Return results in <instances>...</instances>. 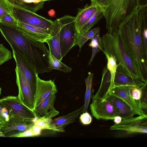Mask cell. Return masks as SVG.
<instances>
[{"instance_id": "f35d334b", "label": "cell", "mask_w": 147, "mask_h": 147, "mask_svg": "<svg viewBox=\"0 0 147 147\" xmlns=\"http://www.w3.org/2000/svg\"><path fill=\"white\" fill-rule=\"evenodd\" d=\"M0 119L6 123V119L5 117L3 112V108L0 104Z\"/></svg>"}, {"instance_id": "8fae6325", "label": "cell", "mask_w": 147, "mask_h": 147, "mask_svg": "<svg viewBox=\"0 0 147 147\" xmlns=\"http://www.w3.org/2000/svg\"><path fill=\"white\" fill-rule=\"evenodd\" d=\"M57 92L54 80H42L38 77L37 74L36 89L34 95V110L44 100L55 95Z\"/></svg>"}, {"instance_id": "277c9868", "label": "cell", "mask_w": 147, "mask_h": 147, "mask_svg": "<svg viewBox=\"0 0 147 147\" xmlns=\"http://www.w3.org/2000/svg\"><path fill=\"white\" fill-rule=\"evenodd\" d=\"M101 39L103 53L114 56L118 65L123 67L133 76L142 80L138 72L124 45L118 30H113L106 33L101 37Z\"/></svg>"}, {"instance_id": "30bf717a", "label": "cell", "mask_w": 147, "mask_h": 147, "mask_svg": "<svg viewBox=\"0 0 147 147\" xmlns=\"http://www.w3.org/2000/svg\"><path fill=\"white\" fill-rule=\"evenodd\" d=\"M16 81L19 90L17 97L24 105L33 111L34 96L26 78L17 65L15 68Z\"/></svg>"}, {"instance_id": "2e32d148", "label": "cell", "mask_w": 147, "mask_h": 147, "mask_svg": "<svg viewBox=\"0 0 147 147\" xmlns=\"http://www.w3.org/2000/svg\"><path fill=\"white\" fill-rule=\"evenodd\" d=\"M59 30V25L56 20L53 21L50 32L52 37L48 40L45 42L48 45L49 52L61 61L63 58L61 57V51Z\"/></svg>"}, {"instance_id": "b9f144b4", "label": "cell", "mask_w": 147, "mask_h": 147, "mask_svg": "<svg viewBox=\"0 0 147 147\" xmlns=\"http://www.w3.org/2000/svg\"><path fill=\"white\" fill-rule=\"evenodd\" d=\"M6 124L4 122L0 119V130Z\"/></svg>"}, {"instance_id": "9a60e30c", "label": "cell", "mask_w": 147, "mask_h": 147, "mask_svg": "<svg viewBox=\"0 0 147 147\" xmlns=\"http://www.w3.org/2000/svg\"><path fill=\"white\" fill-rule=\"evenodd\" d=\"M114 87L128 86L140 88L147 84V83L144 82L139 78L133 76L129 74L123 67L118 65L114 78Z\"/></svg>"}, {"instance_id": "7bdbcfd3", "label": "cell", "mask_w": 147, "mask_h": 147, "mask_svg": "<svg viewBox=\"0 0 147 147\" xmlns=\"http://www.w3.org/2000/svg\"><path fill=\"white\" fill-rule=\"evenodd\" d=\"M1 88L0 87V96L1 94Z\"/></svg>"}, {"instance_id": "4316f807", "label": "cell", "mask_w": 147, "mask_h": 147, "mask_svg": "<svg viewBox=\"0 0 147 147\" xmlns=\"http://www.w3.org/2000/svg\"><path fill=\"white\" fill-rule=\"evenodd\" d=\"M48 68L52 69H57L65 73H69L72 68L64 64L49 52L48 56Z\"/></svg>"}, {"instance_id": "cb8c5ba5", "label": "cell", "mask_w": 147, "mask_h": 147, "mask_svg": "<svg viewBox=\"0 0 147 147\" xmlns=\"http://www.w3.org/2000/svg\"><path fill=\"white\" fill-rule=\"evenodd\" d=\"M93 74L90 72L88 73L87 77L85 79L86 88L84 96V103L82 112H87L90 102L92 98L94 90L92 88Z\"/></svg>"}, {"instance_id": "83f0119b", "label": "cell", "mask_w": 147, "mask_h": 147, "mask_svg": "<svg viewBox=\"0 0 147 147\" xmlns=\"http://www.w3.org/2000/svg\"><path fill=\"white\" fill-rule=\"evenodd\" d=\"M104 54L107 59L106 67L109 71L111 76V83L109 92L114 87V80L116 71L118 65L117 64L116 58L114 56L106 53Z\"/></svg>"}, {"instance_id": "d6986e66", "label": "cell", "mask_w": 147, "mask_h": 147, "mask_svg": "<svg viewBox=\"0 0 147 147\" xmlns=\"http://www.w3.org/2000/svg\"><path fill=\"white\" fill-rule=\"evenodd\" d=\"M106 99L112 101L118 109L119 116L122 119L128 118L135 115L132 109L124 101L113 95L109 94Z\"/></svg>"}, {"instance_id": "d590c367", "label": "cell", "mask_w": 147, "mask_h": 147, "mask_svg": "<svg viewBox=\"0 0 147 147\" xmlns=\"http://www.w3.org/2000/svg\"><path fill=\"white\" fill-rule=\"evenodd\" d=\"M80 119L81 122L84 125L90 124L92 120L91 116L87 112H84L80 115Z\"/></svg>"}, {"instance_id": "4dcf8cb0", "label": "cell", "mask_w": 147, "mask_h": 147, "mask_svg": "<svg viewBox=\"0 0 147 147\" xmlns=\"http://www.w3.org/2000/svg\"><path fill=\"white\" fill-rule=\"evenodd\" d=\"M12 9L11 3L8 0H0V20L3 16L8 14L13 16Z\"/></svg>"}, {"instance_id": "e575fe53", "label": "cell", "mask_w": 147, "mask_h": 147, "mask_svg": "<svg viewBox=\"0 0 147 147\" xmlns=\"http://www.w3.org/2000/svg\"><path fill=\"white\" fill-rule=\"evenodd\" d=\"M52 121V119L47 118L42 116L37 118L34 123L35 125L43 126L51 124Z\"/></svg>"}, {"instance_id": "ab89813d", "label": "cell", "mask_w": 147, "mask_h": 147, "mask_svg": "<svg viewBox=\"0 0 147 147\" xmlns=\"http://www.w3.org/2000/svg\"><path fill=\"white\" fill-rule=\"evenodd\" d=\"M138 7L147 6V0H137Z\"/></svg>"}, {"instance_id": "484cf974", "label": "cell", "mask_w": 147, "mask_h": 147, "mask_svg": "<svg viewBox=\"0 0 147 147\" xmlns=\"http://www.w3.org/2000/svg\"><path fill=\"white\" fill-rule=\"evenodd\" d=\"M100 31L96 34L90 39L91 41L89 46L92 48V54L88 62V66L90 65L97 53L102 50V45L101 38L100 36Z\"/></svg>"}, {"instance_id": "4fadbf2b", "label": "cell", "mask_w": 147, "mask_h": 147, "mask_svg": "<svg viewBox=\"0 0 147 147\" xmlns=\"http://www.w3.org/2000/svg\"><path fill=\"white\" fill-rule=\"evenodd\" d=\"M134 87H135L128 86H115L109 91V94L114 95L123 100L132 109L135 114L146 115L147 113L137 104L132 96L131 91Z\"/></svg>"}, {"instance_id": "f1b7e54d", "label": "cell", "mask_w": 147, "mask_h": 147, "mask_svg": "<svg viewBox=\"0 0 147 147\" xmlns=\"http://www.w3.org/2000/svg\"><path fill=\"white\" fill-rule=\"evenodd\" d=\"M99 31V27H96L90 30H89L84 32L79 33L75 46L78 45L79 47V52L85 43Z\"/></svg>"}, {"instance_id": "ac0fdd59", "label": "cell", "mask_w": 147, "mask_h": 147, "mask_svg": "<svg viewBox=\"0 0 147 147\" xmlns=\"http://www.w3.org/2000/svg\"><path fill=\"white\" fill-rule=\"evenodd\" d=\"M6 124L0 130L4 134L10 133L8 137L25 131L30 129L34 123H27L14 121L9 119L6 122Z\"/></svg>"}, {"instance_id": "8992f818", "label": "cell", "mask_w": 147, "mask_h": 147, "mask_svg": "<svg viewBox=\"0 0 147 147\" xmlns=\"http://www.w3.org/2000/svg\"><path fill=\"white\" fill-rule=\"evenodd\" d=\"M0 104L7 110L9 119L18 122L34 123L38 117L23 104L17 96H9L0 99Z\"/></svg>"}, {"instance_id": "5b68a950", "label": "cell", "mask_w": 147, "mask_h": 147, "mask_svg": "<svg viewBox=\"0 0 147 147\" xmlns=\"http://www.w3.org/2000/svg\"><path fill=\"white\" fill-rule=\"evenodd\" d=\"M75 17L66 15L56 19L59 26L60 44L62 57L75 46L79 32Z\"/></svg>"}, {"instance_id": "f546056e", "label": "cell", "mask_w": 147, "mask_h": 147, "mask_svg": "<svg viewBox=\"0 0 147 147\" xmlns=\"http://www.w3.org/2000/svg\"><path fill=\"white\" fill-rule=\"evenodd\" d=\"M103 17V14L99 8L82 27L79 33L84 32L89 30Z\"/></svg>"}, {"instance_id": "7a4b0ae2", "label": "cell", "mask_w": 147, "mask_h": 147, "mask_svg": "<svg viewBox=\"0 0 147 147\" xmlns=\"http://www.w3.org/2000/svg\"><path fill=\"white\" fill-rule=\"evenodd\" d=\"M0 32L12 50L23 57L38 74L52 71L48 68L49 52L44 43L25 37L16 28L0 23Z\"/></svg>"}, {"instance_id": "5bb4252c", "label": "cell", "mask_w": 147, "mask_h": 147, "mask_svg": "<svg viewBox=\"0 0 147 147\" xmlns=\"http://www.w3.org/2000/svg\"><path fill=\"white\" fill-rule=\"evenodd\" d=\"M16 28L23 35L33 40L44 43L52 37L50 32L17 21Z\"/></svg>"}, {"instance_id": "52a82bcc", "label": "cell", "mask_w": 147, "mask_h": 147, "mask_svg": "<svg viewBox=\"0 0 147 147\" xmlns=\"http://www.w3.org/2000/svg\"><path fill=\"white\" fill-rule=\"evenodd\" d=\"M11 3L12 14L17 21L51 32L53 21L40 16L35 12Z\"/></svg>"}, {"instance_id": "d6a6232c", "label": "cell", "mask_w": 147, "mask_h": 147, "mask_svg": "<svg viewBox=\"0 0 147 147\" xmlns=\"http://www.w3.org/2000/svg\"><path fill=\"white\" fill-rule=\"evenodd\" d=\"M0 23L10 26L16 28L17 20L11 15L8 14L3 16L0 20Z\"/></svg>"}, {"instance_id": "44dd1931", "label": "cell", "mask_w": 147, "mask_h": 147, "mask_svg": "<svg viewBox=\"0 0 147 147\" xmlns=\"http://www.w3.org/2000/svg\"><path fill=\"white\" fill-rule=\"evenodd\" d=\"M84 105L76 110L64 116H60L53 120L51 124L65 131V127L74 121L78 116L82 112Z\"/></svg>"}, {"instance_id": "ffe728a7", "label": "cell", "mask_w": 147, "mask_h": 147, "mask_svg": "<svg viewBox=\"0 0 147 147\" xmlns=\"http://www.w3.org/2000/svg\"><path fill=\"white\" fill-rule=\"evenodd\" d=\"M111 83V76L109 71L106 66L103 69L101 83L97 92L93 95L92 100L96 98L104 100L109 95V88Z\"/></svg>"}, {"instance_id": "7402d4cb", "label": "cell", "mask_w": 147, "mask_h": 147, "mask_svg": "<svg viewBox=\"0 0 147 147\" xmlns=\"http://www.w3.org/2000/svg\"><path fill=\"white\" fill-rule=\"evenodd\" d=\"M132 96L137 104L147 113V84L140 88L134 87L131 91Z\"/></svg>"}, {"instance_id": "ee69618b", "label": "cell", "mask_w": 147, "mask_h": 147, "mask_svg": "<svg viewBox=\"0 0 147 147\" xmlns=\"http://www.w3.org/2000/svg\"><path fill=\"white\" fill-rule=\"evenodd\" d=\"M81 0V1H82V0Z\"/></svg>"}, {"instance_id": "1f68e13d", "label": "cell", "mask_w": 147, "mask_h": 147, "mask_svg": "<svg viewBox=\"0 0 147 147\" xmlns=\"http://www.w3.org/2000/svg\"><path fill=\"white\" fill-rule=\"evenodd\" d=\"M12 58L11 52L0 44V66Z\"/></svg>"}, {"instance_id": "836d02e7", "label": "cell", "mask_w": 147, "mask_h": 147, "mask_svg": "<svg viewBox=\"0 0 147 147\" xmlns=\"http://www.w3.org/2000/svg\"><path fill=\"white\" fill-rule=\"evenodd\" d=\"M142 38L145 54L147 55V19L143 23L142 31Z\"/></svg>"}, {"instance_id": "ba28073f", "label": "cell", "mask_w": 147, "mask_h": 147, "mask_svg": "<svg viewBox=\"0 0 147 147\" xmlns=\"http://www.w3.org/2000/svg\"><path fill=\"white\" fill-rule=\"evenodd\" d=\"M90 108L93 116L98 120H112L119 115L114 103L107 99L103 100L98 98L92 100Z\"/></svg>"}, {"instance_id": "8d00e7d4", "label": "cell", "mask_w": 147, "mask_h": 147, "mask_svg": "<svg viewBox=\"0 0 147 147\" xmlns=\"http://www.w3.org/2000/svg\"><path fill=\"white\" fill-rule=\"evenodd\" d=\"M35 136L31 128L24 132L15 134L10 137H24Z\"/></svg>"}, {"instance_id": "9c48e42d", "label": "cell", "mask_w": 147, "mask_h": 147, "mask_svg": "<svg viewBox=\"0 0 147 147\" xmlns=\"http://www.w3.org/2000/svg\"><path fill=\"white\" fill-rule=\"evenodd\" d=\"M111 130H119L125 131L128 134L147 133V115H139L122 119L118 123L111 126Z\"/></svg>"}, {"instance_id": "60d3db41", "label": "cell", "mask_w": 147, "mask_h": 147, "mask_svg": "<svg viewBox=\"0 0 147 147\" xmlns=\"http://www.w3.org/2000/svg\"><path fill=\"white\" fill-rule=\"evenodd\" d=\"M122 120L121 117L119 115L116 116L113 119L115 123H120Z\"/></svg>"}, {"instance_id": "74e56055", "label": "cell", "mask_w": 147, "mask_h": 147, "mask_svg": "<svg viewBox=\"0 0 147 147\" xmlns=\"http://www.w3.org/2000/svg\"><path fill=\"white\" fill-rule=\"evenodd\" d=\"M31 128L35 136H37L40 135L42 130L39 126L34 124Z\"/></svg>"}, {"instance_id": "7c38bea8", "label": "cell", "mask_w": 147, "mask_h": 147, "mask_svg": "<svg viewBox=\"0 0 147 147\" xmlns=\"http://www.w3.org/2000/svg\"><path fill=\"white\" fill-rule=\"evenodd\" d=\"M12 51L16 65L26 78L34 96L36 89V75L38 74L34 67L23 57Z\"/></svg>"}, {"instance_id": "d4e9b609", "label": "cell", "mask_w": 147, "mask_h": 147, "mask_svg": "<svg viewBox=\"0 0 147 147\" xmlns=\"http://www.w3.org/2000/svg\"><path fill=\"white\" fill-rule=\"evenodd\" d=\"M56 95H54L45 100L33 111L38 117L44 116L51 108L54 107Z\"/></svg>"}, {"instance_id": "6da1fadb", "label": "cell", "mask_w": 147, "mask_h": 147, "mask_svg": "<svg viewBox=\"0 0 147 147\" xmlns=\"http://www.w3.org/2000/svg\"><path fill=\"white\" fill-rule=\"evenodd\" d=\"M147 18V6L138 7L119 28V35L126 51L134 63L141 80L147 83V55L142 38L144 20Z\"/></svg>"}, {"instance_id": "3957f363", "label": "cell", "mask_w": 147, "mask_h": 147, "mask_svg": "<svg viewBox=\"0 0 147 147\" xmlns=\"http://www.w3.org/2000/svg\"><path fill=\"white\" fill-rule=\"evenodd\" d=\"M90 0L102 12L108 32L118 30L121 24L138 7L137 0Z\"/></svg>"}, {"instance_id": "603a6c76", "label": "cell", "mask_w": 147, "mask_h": 147, "mask_svg": "<svg viewBox=\"0 0 147 147\" xmlns=\"http://www.w3.org/2000/svg\"><path fill=\"white\" fill-rule=\"evenodd\" d=\"M12 4L36 12L42 9L45 2L52 0H8Z\"/></svg>"}, {"instance_id": "e0dca14e", "label": "cell", "mask_w": 147, "mask_h": 147, "mask_svg": "<svg viewBox=\"0 0 147 147\" xmlns=\"http://www.w3.org/2000/svg\"><path fill=\"white\" fill-rule=\"evenodd\" d=\"M99 8L97 5L91 3L83 8L78 9L77 14L75 17V21L79 33L82 27Z\"/></svg>"}]
</instances>
